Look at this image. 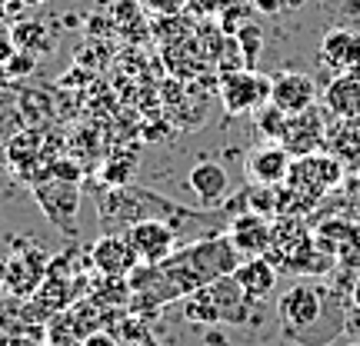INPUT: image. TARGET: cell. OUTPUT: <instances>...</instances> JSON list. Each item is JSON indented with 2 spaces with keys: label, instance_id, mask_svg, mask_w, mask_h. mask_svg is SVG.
I'll use <instances>...</instances> for the list:
<instances>
[{
  "label": "cell",
  "instance_id": "cell-16",
  "mask_svg": "<svg viewBox=\"0 0 360 346\" xmlns=\"http://www.w3.org/2000/svg\"><path fill=\"white\" fill-rule=\"evenodd\" d=\"M187 183H191L193 197L204 206H217L220 200L231 193V173H227L224 164H217V160H200V164L191 170Z\"/></svg>",
  "mask_w": 360,
  "mask_h": 346
},
{
  "label": "cell",
  "instance_id": "cell-3",
  "mask_svg": "<svg viewBox=\"0 0 360 346\" xmlns=\"http://www.w3.org/2000/svg\"><path fill=\"white\" fill-rule=\"evenodd\" d=\"M220 100L224 110L233 117L257 114L264 103H270V77L257 74V70H233L220 77Z\"/></svg>",
  "mask_w": 360,
  "mask_h": 346
},
{
  "label": "cell",
  "instance_id": "cell-28",
  "mask_svg": "<svg viewBox=\"0 0 360 346\" xmlns=\"http://www.w3.org/2000/svg\"><path fill=\"white\" fill-rule=\"evenodd\" d=\"M147 11H154V13H164V17H174V13L187 4V0H141Z\"/></svg>",
  "mask_w": 360,
  "mask_h": 346
},
{
  "label": "cell",
  "instance_id": "cell-27",
  "mask_svg": "<svg viewBox=\"0 0 360 346\" xmlns=\"http://www.w3.org/2000/svg\"><path fill=\"white\" fill-rule=\"evenodd\" d=\"M4 67H7V74H11V77H27V74H34V70H37V53L20 51V47H17V53H13Z\"/></svg>",
  "mask_w": 360,
  "mask_h": 346
},
{
  "label": "cell",
  "instance_id": "cell-17",
  "mask_svg": "<svg viewBox=\"0 0 360 346\" xmlns=\"http://www.w3.org/2000/svg\"><path fill=\"white\" fill-rule=\"evenodd\" d=\"M233 280L244 286L247 296H254V300H267L274 293V286H277V267L270 263L267 257H247L240 260V267L233 270Z\"/></svg>",
  "mask_w": 360,
  "mask_h": 346
},
{
  "label": "cell",
  "instance_id": "cell-35",
  "mask_svg": "<svg viewBox=\"0 0 360 346\" xmlns=\"http://www.w3.org/2000/svg\"><path fill=\"white\" fill-rule=\"evenodd\" d=\"M7 34H11V27L4 24V20H0V37H7Z\"/></svg>",
  "mask_w": 360,
  "mask_h": 346
},
{
  "label": "cell",
  "instance_id": "cell-11",
  "mask_svg": "<svg viewBox=\"0 0 360 346\" xmlns=\"http://www.w3.org/2000/svg\"><path fill=\"white\" fill-rule=\"evenodd\" d=\"M207 290H210V300H214V307H217L220 323H231V326L250 323L257 300L244 293V286L233 280V273L231 277H220V280H214V283H207Z\"/></svg>",
  "mask_w": 360,
  "mask_h": 346
},
{
  "label": "cell",
  "instance_id": "cell-1",
  "mask_svg": "<svg viewBox=\"0 0 360 346\" xmlns=\"http://www.w3.org/2000/svg\"><path fill=\"white\" fill-rule=\"evenodd\" d=\"M240 253L233 250L231 237L217 233V237H207L197 244L180 246L177 253L157 267H137L130 273V307L127 313L143 317L157 313L160 307H167L174 300L197 293L200 286L220 280V277H231L233 270L240 267Z\"/></svg>",
  "mask_w": 360,
  "mask_h": 346
},
{
  "label": "cell",
  "instance_id": "cell-10",
  "mask_svg": "<svg viewBox=\"0 0 360 346\" xmlns=\"http://www.w3.org/2000/svg\"><path fill=\"white\" fill-rule=\"evenodd\" d=\"M270 103L281 107L287 117L304 114V110H310L317 103V84L307 74H297V70L274 74L270 77Z\"/></svg>",
  "mask_w": 360,
  "mask_h": 346
},
{
  "label": "cell",
  "instance_id": "cell-21",
  "mask_svg": "<svg viewBox=\"0 0 360 346\" xmlns=\"http://www.w3.org/2000/svg\"><path fill=\"white\" fill-rule=\"evenodd\" d=\"M114 336L120 340V346H160L147 330V320L143 317H134V313H124L117 317V330Z\"/></svg>",
  "mask_w": 360,
  "mask_h": 346
},
{
  "label": "cell",
  "instance_id": "cell-22",
  "mask_svg": "<svg viewBox=\"0 0 360 346\" xmlns=\"http://www.w3.org/2000/svg\"><path fill=\"white\" fill-rule=\"evenodd\" d=\"M287 120L290 117L283 114L281 107H274V103H264L257 114H254V127L257 133L264 137L267 143H281L283 140V130H287Z\"/></svg>",
  "mask_w": 360,
  "mask_h": 346
},
{
  "label": "cell",
  "instance_id": "cell-30",
  "mask_svg": "<svg viewBox=\"0 0 360 346\" xmlns=\"http://www.w3.org/2000/svg\"><path fill=\"white\" fill-rule=\"evenodd\" d=\"M187 7H191L193 13H214L224 7V0H187Z\"/></svg>",
  "mask_w": 360,
  "mask_h": 346
},
{
  "label": "cell",
  "instance_id": "cell-6",
  "mask_svg": "<svg viewBox=\"0 0 360 346\" xmlns=\"http://www.w3.org/2000/svg\"><path fill=\"white\" fill-rule=\"evenodd\" d=\"M327 110L323 107H310L304 114H294L287 120V130H283V147L290 150V157H307V154H317L323 150L327 143Z\"/></svg>",
  "mask_w": 360,
  "mask_h": 346
},
{
  "label": "cell",
  "instance_id": "cell-19",
  "mask_svg": "<svg viewBox=\"0 0 360 346\" xmlns=\"http://www.w3.org/2000/svg\"><path fill=\"white\" fill-rule=\"evenodd\" d=\"M74 286L70 280H60V277H47V280L37 286L34 293V313H44V317H57L64 313L70 303H74Z\"/></svg>",
  "mask_w": 360,
  "mask_h": 346
},
{
  "label": "cell",
  "instance_id": "cell-23",
  "mask_svg": "<svg viewBox=\"0 0 360 346\" xmlns=\"http://www.w3.org/2000/svg\"><path fill=\"white\" fill-rule=\"evenodd\" d=\"M233 40H237V47H240V57H244L247 70H254V64H257V57H260V47H264V30H260L254 20H247V24L233 34Z\"/></svg>",
  "mask_w": 360,
  "mask_h": 346
},
{
  "label": "cell",
  "instance_id": "cell-33",
  "mask_svg": "<svg viewBox=\"0 0 360 346\" xmlns=\"http://www.w3.org/2000/svg\"><path fill=\"white\" fill-rule=\"evenodd\" d=\"M354 303H357V307H360V280L354 283Z\"/></svg>",
  "mask_w": 360,
  "mask_h": 346
},
{
  "label": "cell",
  "instance_id": "cell-36",
  "mask_svg": "<svg viewBox=\"0 0 360 346\" xmlns=\"http://www.w3.org/2000/svg\"><path fill=\"white\" fill-rule=\"evenodd\" d=\"M290 346H307V343H290Z\"/></svg>",
  "mask_w": 360,
  "mask_h": 346
},
{
  "label": "cell",
  "instance_id": "cell-8",
  "mask_svg": "<svg viewBox=\"0 0 360 346\" xmlns=\"http://www.w3.org/2000/svg\"><path fill=\"white\" fill-rule=\"evenodd\" d=\"M290 164H294V157L283 143H260L247 154L244 170L254 187H281V183H287Z\"/></svg>",
  "mask_w": 360,
  "mask_h": 346
},
{
  "label": "cell",
  "instance_id": "cell-14",
  "mask_svg": "<svg viewBox=\"0 0 360 346\" xmlns=\"http://www.w3.org/2000/svg\"><path fill=\"white\" fill-rule=\"evenodd\" d=\"M44 267H47V257L40 250H34V246H24V253L11 257V263H7L4 293H11V296L37 293V286L44 283Z\"/></svg>",
  "mask_w": 360,
  "mask_h": 346
},
{
  "label": "cell",
  "instance_id": "cell-37",
  "mask_svg": "<svg viewBox=\"0 0 360 346\" xmlns=\"http://www.w3.org/2000/svg\"><path fill=\"white\" fill-rule=\"evenodd\" d=\"M347 346H360V343H347Z\"/></svg>",
  "mask_w": 360,
  "mask_h": 346
},
{
  "label": "cell",
  "instance_id": "cell-7",
  "mask_svg": "<svg viewBox=\"0 0 360 346\" xmlns=\"http://www.w3.org/2000/svg\"><path fill=\"white\" fill-rule=\"evenodd\" d=\"M270 230H274L270 217L254 213V210H240V213H233L231 223H227V237H231L233 250H237L244 260L247 257H267Z\"/></svg>",
  "mask_w": 360,
  "mask_h": 346
},
{
  "label": "cell",
  "instance_id": "cell-5",
  "mask_svg": "<svg viewBox=\"0 0 360 346\" xmlns=\"http://www.w3.org/2000/svg\"><path fill=\"white\" fill-rule=\"evenodd\" d=\"M127 237L143 267H157L180 250V237L167 220H141L127 230Z\"/></svg>",
  "mask_w": 360,
  "mask_h": 346
},
{
  "label": "cell",
  "instance_id": "cell-32",
  "mask_svg": "<svg viewBox=\"0 0 360 346\" xmlns=\"http://www.w3.org/2000/svg\"><path fill=\"white\" fill-rule=\"evenodd\" d=\"M7 263H11V257H0V290H4V280H7Z\"/></svg>",
  "mask_w": 360,
  "mask_h": 346
},
{
  "label": "cell",
  "instance_id": "cell-12",
  "mask_svg": "<svg viewBox=\"0 0 360 346\" xmlns=\"http://www.w3.org/2000/svg\"><path fill=\"white\" fill-rule=\"evenodd\" d=\"M34 197L40 200L44 213H47L60 230H74V220H77V183L51 177L47 183H37V187H34Z\"/></svg>",
  "mask_w": 360,
  "mask_h": 346
},
{
  "label": "cell",
  "instance_id": "cell-20",
  "mask_svg": "<svg viewBox=\"0 0 360 346\" xmlns=\"http://www.w3.org/2000/svg\"><path fill=\"white\" fill-rule=\"evenodd\" d=\"M90 300L103 310H127L130 307V280L127 277L97 273L94 283H90Z\"/></svg>",
  "mask_w": 360,
  "mask_h": 346
},
{
  "label": "cell",
  "instance_id": "cell-4",
  "mask_svg": "<svg viewBox=\"0 0 360 346\" xmlns=\"http://www.w3.org/2000/svg\"><path fill=\"white\" fill-rule=\"evenodd\" d=\"M323 313V290L314 286V283H294L290 290H283L281 300H277V317H281V326L290 336H300L304 330H310L314 323L321 320Z\"/></svg>",
  "mask_w": 360,
  "mask_h": 346
},
{
  "label": "cell",
  "instance_id": "cell-2",
  "mask_svg": "<svg viewBox=\"0 0 360 346\" xmlns=\"http://www.w3.org/2000/svg\"><path fill=\"white\" fill-rule=\"evenodd\" d=\"M340 180H344V164L334 154L317 150V154H307V157H294L283 187L294 190L300 200H307L314 206L327 190H334Z\"/></svg>",
  "mask_w": 360,
  "mask_h": 346
},
{
  "label": "cell",
  "instance_id": "cell-25",
  "mask_svg": "<svg viewBox=\"0 0 360 346\" xmlns=\"http://www.w3.org/2000/svg\"><path fill=\"white\" fill-rule=\"evenodd\" d=\"M13 34V44L20 47V51H30V53H40V51H51V40H47V34H44V27L40 24H17L11 30Z\"/></svg>",
  "mask_w": 360,
  "mask_h": 346
},
{
  "label": "cell",
  "instance_id": "cell-13",
  "mask_svg": "<svg viewBox=\"0 0 360 346\" xmlns=\"http://www.w3.org/2000/svg\"><path fill=\"white\" fill-rule=\"evenodd\" d=\"M321 64L334 74H360V34L347 27H330L321 40Z\"/></svg>",
  "mask_w": 360,
  "mask_h": 346
},
{
  "label": "cell",
  "instance_id": "cell-24",
  "mask_svg": "<svg viewBox=\"0 0 360 346\" xmlns=\"http://www.w3.org/2000/svg\"><path fill=\"white\" fill-rule=\"evenodd\" d=\"M247 210L264 213V217H281V187H250Z\"/></svg>",
  "mask_w": 360,
  "mask_h": 346
},
{
  "label": "cell",
  "instance_id": "cell-15",
  "mask_svg": "<svg viewBox=\"0 0 360 346\" xmlns=\"http://www.w3.org/2000/svg\"><path fill=\"white\" fill-rule=\"evenodd\" d=\"M323 110L330 120L360 117V74H334L323 87Z\"/></svg>",
  "mask_w": 360,
  "mask_h": 346
},
{
  "label": "cell",
  "instance_id": "cell-18",
  "mask_svg": "<svg viewBox=\"0 0 360 346\" xmlns=\"http://www.w3.org/2000/svg\"><path fill=\"white\" fill-rule=\"evenodd\" d=\"M327 154H334L344 167L360 164V117L350 120H334L327 127V143H323Z\"/></svg>",
  "mask_w": 360,
  "mask_h": 346
},
{
  "label": "cell",
  "instance_id": "cell-9",
  "mask_svg": "<svg viewBox=\"0 0 360 346\" xmlns=\"http://www.w3.org/2000/svg\"><path fill=\"white\" fill-rule=\"evenodd\" d=\"M90 263H94L97 273H107V277H130L134 270L141 267V257H137L127 233H107V237H101L94 244Z\"/></svg>",
  "mask_w": 360,
  "mask_h": 346
},
{
  "label": "cell",
  "instance_id": "cell-29",
  "mask_svg": "<svg viewBox=\"0 0 360 346\" xmlns=\"http://www.w3.org/2000/svg\"><path fill=\"white\" fill-rule=\"evenodd\" d=\"M84 346H120V340H117L114 333H103V330H97V333H90L87 340H84Z\"/></svg>",
  "mask_w": 360,
  "mask_h": 346
},
{
  "label": "cell",
  "instance_id": "cell-26",
  "mask_svg": "<svg viewBox=\"0 0 360 346\" xmlns=\"http://www.w3.org/2000/svg\"><path fill=\"white\" fill-rule=\"evenodd\" d=\"M44 346H84V340L67 326L64 317H57V320H51L47 330H44Z\"/></svg>",
  "mask_w": 360,
  "mask_h": 346
},
{
  "label": "cell",
  "instance_id": "cell-31",
  "mask_svg": "<svg viewBox=\"0 0 360 346\" xmlns=\"http://www.w3.org/2000/svg\"><path fill=\"white\" fill-rule=\"evenodd\" d=\"M254 7L264 11V13H277L283 7V0H254Z\"/></svg>",
  "mask_w": 360,
  "mask_h": 346
},
{
  "label": "cell",
  "instance_id": "cell-34",
  "mask_svg": "<svg viewBox=\"0 0 360 346\" xmlns=\"http://www.w3.org/2000/svg\"><path fill=\"white\" fill-rule=\"evenodd\" d=\"M0 346H13V340L7 333H0Z\"/></svg>",
  "mask_w": 360,
  "mask_h": 346
}]
</instances>
